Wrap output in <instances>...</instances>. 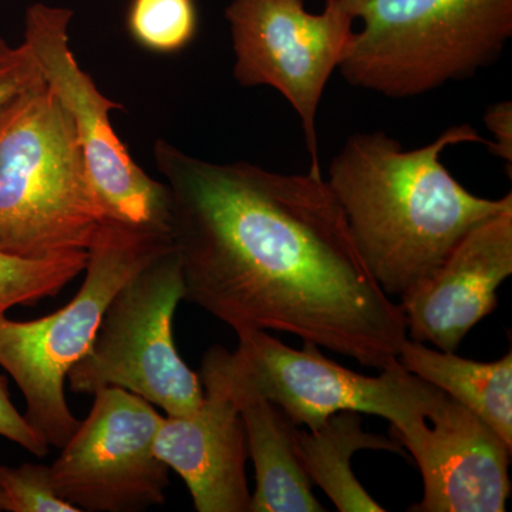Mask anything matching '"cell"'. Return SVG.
I'll use <instances>...</instances> for the list:
<instances>
[{"instance_id":"6da1fadb","label":"cell","mask_w":512,"mask_h":512,"mask_svg":"<svg viewBox=\"0 0 512 512\" xmlns=\"http://www.w3.org/2000/svg\"><path fill=\"white\" fill-rule=\"evenodd\" d=\"M154 160L184 301L235 332L289 333L380 372L400 365L402 308L367 271L322 175L211 163L164 140Z\"/></svg>"},{"instance_id":"7a4b0ae2","label":"cell","mask_w":512,"mask_h":512,"mask_svg":"<svg viewBox=\"0 0 512 512\" xmlns=\"http://www.w3.org/2000/svg\"><path fill=\"white\" fill-rule=\"evenodd\" d=\"M488 144L476 128H447L429 146L404 150L383 131L356 133L333 158L328 184L367 271L387 296L430 278L461 238L512 208L467 191L441 156L458 144Z\"/></svg>"},{"instance_id":"3957f363","label":"cell","mask_w":512,"mask_h":512,"mask_svg":"<svg viewBox=\"0 0 512 512\" xmlns=\"http://www.w3.org/2000/svg\"><path fill=\"white\" fill-rule=\"evenodd\" d=\"M104 221L72 116L43 80L0 114V252H87Z\"/></svg>"},{"instance_id":"277c9868","label":"cell","mask_w":512,"mask_h":512,"mask_svg":"<svg viewBox=\"0 0 512 512\" xmlns=\"http://www.w3.org/2000/svg\"><path fill=\"white\" fill-rule=\"evenodd\" d=\"M363 28L339 70L359 89L407 99L470 79L512 37V0H342Z\"/></svg>"},{"instance_id":"5b68a950","label":"cell","mask_w":512,"mask_h":512,"mask_svg":"<svg viewBox=\"0 0 512 512\" xmlns=\"http://www.w3.org/2000/svg\"><path fill=\"white\" fill-rule=\"evenodd\" d=\"M173 245L167 229L106 220L87 249L86 276L72 301L28 322L0 315V367L23 394V417L49 446L62 448L80 426L64 396V382L89 352L107 306L134 275Z\"/></svg>"},{"instance_id":"8992f818","label":"cell","mask_w":512,"mask_h":512,"mask_svg":"<svg viewBox=\"0 0 512 512\" xmlns=\"http://www.w3.org/2000/svg\"><path fill=\"white\" fill-rule=\"evenodd\" d=\"M237 335L235 352L214 346L205 362L220 373L234 399L269 400L296 427L315 430L333 414L355 412L383 417L393 429H403L427 420L446 394L402 365L365 376L323 356L313 343L295 350L265 330Z\"/></svg>"},{"instance_id":"52a82bcc","label":"cell","mask_w":512,"mask_h":512,"mask_svg":"<svg viewBox=\"0 0 512 512\" xmlns=\"http://www.w3.org/2000/svg\"><path fill=\"white\" fill-rule=\"evenodd\" d=\"M184 275L175 245L154 258L107 306L89 352L70 369L76 394L120 387L161 407L190 416L204 402L200 375L178 355L173 320L184 301Z\"/></svg>"},{"instance_id":"ba28073f","label":"cell","mask_w":512,"mask_h":512,"mask_svg":"<svg viewBox=\"0 0 512 512\" xmlns=\"http://www.w3.org/2000/svg\"><path fill=\"white\" fill-rule=\"evenodd\" d=\"M234 49V77L244 87L268 86L288 100L301 121L311 173L322 175L316 116L330 76L353 33L342 0L311 13L305 0H232L225 10Z\"/></svg>"},{"instance_id":"9c48e42d","label":"cell","mask_w":512,"mask_h":512,"mask_svg":"<svg viewBox=\"0 0 512 512\" xmlns=\"http://www.w3.org/2000/svg\"><path fill=\"white\" fill-rule=\"evenodd\" d=\"M72 19L70 9L35 3L26 10L23 43L35 55L47 86L72 116L106 220L170 231L167 185L131 158L111 126V111L123 106L104 96L77 63L69 43Z\"/></svg>"},{"instance_id":"30bf717a","label":"cell","mask_w":512,"mask_h":512,"mask_svg":"<svg viewBox=\"0 0 512 512\" xmlns=\"http://www.w3.org/2000/svg\"><path fill=\"white\" fill-rule=\"evenodd\" d=\"M93 396L89 416L50 466L56 493L80 512H140L163 505L170 468L154 450L163 416L120 387Z\"/></svg>"},{"instance_id":"8fae6325","label":"cell","mask_w":512,"mask_h":512,"mask_svg":"<svg viewBox=\"0 0 512 512\" xmlns=\"http://www.w3.org/2000/svg\"><path fill=\"white\" fill-rule=\"evenodd\" d=\"M412 454L423 498L412 512H504L512 448L480 417L444 394L427 420L393 429Z\"/></svg>"},{"instance_id":"7c38bea8","label":"cell","mask_w":512,"mask_h":512,"mask_svg":"<svg viewBox=\"0 0 512 512\" xmlns=\"http://www.w3.org/2000/svg\"><path fill=\"white\" fill-rule=\"evenodd\" d=\"M512 274V208L468 231L423 284L400 298L407 336L456 352L480 320L497 308Z\"/></svg>"},{"instance_id":"4fadbf2b","label":"cell","mask_w":512,"mask_h":512,"mask_svg":"<svg viewBox=\"0 0 512 512\" xmlns=\"http://www.w3.org/2000/svg\"><path fill=\"white\" fill-rule=\"evenodd\" d=\"M204 402L190 416L163 417L157 457L187 484L198 512H249L247 434L220 373L202 359Z\"/></svg>"},{"instance_id":"5bb4252c","label":"cell","mask_w":512,"mask_h":512,"mask_svg":"<svg viewBox=\"0 0 512 512\" xmlns=\"http://www.w3.org/2000/svg\"><path fill=\"white\" fill-rule=\"evenodd\" d=\"M234 399V397H232ZM244 421L256 488L249 512H323L296 446V429L274 403L262 397L234 399Z\"/></svg>"},{"instance_id":"9a60e30c","label":"cell","mask_w":512,"mask_h":512,"mask_svg":"<svg viewBox=\"0 0 512 512\" xmlns=\"http://www.w3.org/2000/svg\"><path fill=\"white\" fill-rule=\"evenodd\" d=\"M397 360L407 372L471 410L512 448L511 352L497 362H474L407 338Z\"/></svg>"},{"instance_id":"2e32d148","label":"cell","mask_w":512,"mask_h":512,"mask_svg":"<svg viewBox=\"0 0 512 512\" xmlns=\"http://www.w3.org/2000/svg\"><path fill=\"white\" fill-rule=\"evenodd\" d=\"M296 446L306 474L340 512L386 511L353 474V454L362 450L403 454L396 440L367 433L360 413L339 412L315 430L296 429Z\"/></svg>"},{"instance_id":"e0dca14e","label":"cell","mask_w":512,"mask_h":512,"mask_svg":"<svg viewBox=\"0 0 512 512\" xmlns=\"http://www.w3.org/2000/svg\"><path fill=\"white\" fill-rule=\"evenodd\" d=\"M87 252L25 259L0 252V315L15 306H33L53 298L74 281L87 264Z\"/></svg>"},{"instance_id":"ac0fdd59","label":"cell","mask_w":512,"mask_h":512,"mask_svg":"<svg viewBox=\"0 0 512 512\" xmlns=\"http://www.w3.org/2000/svg\"><path fill=\"white\" fill-rule=\"evenodd\" d=\"M198 29L195 0H131L127 30L138 46L157 55L185 49Z\"/></svg>"},{"instance_id":"d6986e66","label":"cell","mask_w":512,"mask_h":512,"mask_svg":"<svg viewBox=\"0 0 512 512\" xmlns=\"http://www.w3.org/2000/svg\"><path fill=\"white\" fill-rule=\"evenodd\" d=\"M0 491L8 512H80L56 493L50 467L42 464L0 466Z\"/></svg>"},{"instance_id":"ffe728a7","label":"cell","mask_w":512,"mask_h":512,"mask_svg":"<svg viewBox=\"0 0 512 512\" xmlns=\"http://www.w3.org/2000/svg\"><path fill=\"white\" fill-rule=\"evenodd\" d=\"M43 80L32 50L25 43L10 46L0 37V114L16 97Z\"/></svg>"},{"instance_id":"44dd1931","label":"cell","mask_w":512,"mask_h":512,"mask_svg":"<svg viewBox=\"0 0 512 512\" xmlns=\"http://www.w3.org/2000/svg\"><path fill=\"white\" fill-rule=\"evenodd\" d=\"M0 437L18 444L36 457H45L49 453L46 443L32 427L23 414L18 412L9 396L8 380L0 375Z\"/></svg>"},{"instance_id":"7402d4cb","label":"cell","mask_w":512,"mask_h":512,"mask_svg":"<svg viewBox=\"0 0 512 512\" xmlns=\"http://www.w3.org/2000/svg\"><path fill=\"white\" fill-rule=\"evenodd\" d=\"M485 126L493 134V141H488L491 153L508 165L512 164V103L493 104L484 116Z\"/></svg>"},{"instance_id":"603a6c76","label":"cell","mask_w":512,"mask_h":512,"mask_svg":"<svg viewBox=\"0 0 512 512\" xmlns=\"http://www.w3.org/2000/svg\"><path fill=\"white\" fill-rule=\"evenodd\" d=\"M5 511V501H3L2 491H0V512Z\"/></svg>"}]
</instances>
